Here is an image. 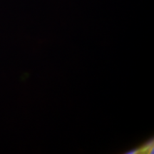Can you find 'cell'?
Returning <instances> with one entry per match:
<instances>
[{
  "label": "cell",
  "instance_id": "1",
  "mask_svg": "<svg viewBox=\"0 0 154 154\" xmlns=\"http://www.w3.org/2000/svg\"><path fill=\"white\" fill-rule=\"evenodd\" d=\"M153 140H149L142 147L136 149L134 152H130L132 153H153Z\"/></svg>",
  "mask_w": 154,
  "mask_h": 154
}]
</instances>
